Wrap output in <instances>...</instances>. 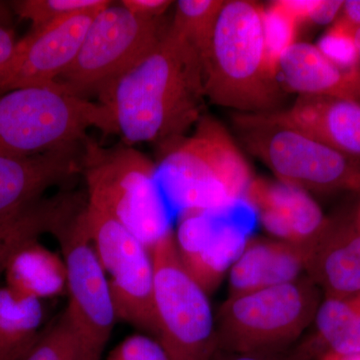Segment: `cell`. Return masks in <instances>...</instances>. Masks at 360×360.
<instances>
[{
  "instance_id": "cell-8",
  "label": "cell",
  "mask_w": 360,
  "mask_h": 360,
  "mask_svg": "<svg viewBox=\"0 0 360 360\" xmlns=\"http://www.w3.org/2000/svg\"><path fill=\"white\" fill-rule=\"evenodd\" d=\"M155 265V340L170 360H210L217 352L208 295L182 264L174 231L150 250Z\"/></svg>"
},
{
  "instance_id": "cell-16",
  "label": "cell",
  "mask_w": 360,
  "mask_h": 360,
  "mask_svg": "<svg viewBox=\"0 0 360 360\" xmlns=\"http://www.w3.org/2000/svg\"><path fill=\"white\" fill-rule=\"evenodd\" d=\"M281 122L360 162V103L329 96H298L288 110L274 111Z\"/></svg>"
},
{
  "instance_id": "cell-34",
  "label": "cell",
  "mask_w": 360,
  "mask_h": 360,
  "mask_svg": "<svg viewBox=\"0 0 360 360\" xmlns=\"http://www.w3.org/2000/svg\"><path fill=\"white\" fill-rule=\"evenodd\" d=\"M333 23L342 26L348 32L355 33L360 27V0L343 2L340 15Z\"/></svg>"
},
{
  "instance_id": "cell-1",
  "label": "cell",
  "mask_w": 360,
  "mask_h": 360,
  "mask_svg": "<svg viewBox=\"0 0 360 360\" xmlns=\"http://www.w3.org/2000/svg\"><path fill=\"white\" fill-rule=\"evenodd\" d=\"M200 56L168 30L141 63L99 96L127 146L176 141L205 115Z\"/></svg>"
},
{
  "instance_id": "cell-4",
  "label": "cell",
  "mask_w": 360,
  "mask_h": 360,
  "mask_svg": "<svg viewBox=\"0 0 360 360\" xmlns=\"http://www.w3.org/2000/svg\"><path fill=\"white\" fill-rule=\"evenodd\" d=\"M80 158L87 202L117 220L151 250L172 233L158 167L131 146L101 148L87 137Z\"/></svg>"
},
{
  "instance_id": "cell-37",
  "label": "cell",
  "mask_w": 360,
  "mask_h": 360,
  "mask_svg": "<svg viewBox=\"0 0 360 360\" xmlns=\"http://www.w3.org/2000/svg\"><path fill=\"white\" fill-rule=\"evenodd\" d=\"M354 42L355 46H356L357 56H359L360 63V27L354 33Z\"/></svg>"
},
{
  "instance_id": "cell-6",
  "label": "cell",
  "mask_w": 360,
  "mask_h": 360,
  "mask_svg": "<svg viewBox=\"0 0 360 360\" xmlns=\"http://www.w3.org/2000/svg\"><path fill=\"white\" fill-rule=\"evenodd\" d=\"M234 130L246 150L276 179L307 193L360 188V162L281 122L272 112L236 113Z\"/></svg>"
},
{
  "instance_id": "cell-38",
  "label": "cell",
  "mask_w": 360,
  "mask_h": 360,
  "mask_svg": "<svg viewBox=\"0 0 360 360\" xmlns=\"http://www.w3.org/2000/svg\"><path fill=\"white\" fill-rule=\"evenodd\" d=\"M6 6H4L2 2H0V25H1V20H4V18H6Z\"/></svg>"
},
{
  "instance_id": "cell-2",
  "label": "cell",
  "mask_w": 360,
  "mask_h": 360,
  "mask_svg": "<svg viewBox=\"0 0 360 360\" xmlns=\"http://www.w3.org/2000/svg\"><path fill=\"white\" fill-rule=\"evenodd\" d=\"M264 8L251 0H225L210 49L201 58L210 103L239 113L279 110L286 94L267 66Z\"/></svg>"
},
{
  "instance_id": "cell-35",
  "label": "cell",
  "mask_w": 360,
  "mask_h": 360,
  "mask_svg": "<svg viewBox=\"0 0 360 360\" xmlns=\"http://www.w3.org/2000/svg\"><path fill=\"white\" fill-rule=\"evenodd\" d=\"M18 41L11 28L0 25V77L13 58Z\"/></svg>"
},
{
  "instance_id": "cell-26",
  "label": "cell",
  "mask_w": 360,
  "mask_h": 360,
  "mask_svg": "<svg viewBox=\"0 0 360 360\" xmlns=\"http://www.w3.org/2000/svg\"><path fill=\"white\" fill-rule=\"evenodd\" d=\"M111 4L108 0H20L13 2V7L20 18L32 22V30H37L75 14L99 13Z\"/></svg>"
},
{
  "instance_id": "cell-22",
  "label": "cell",
  "mask_w": 360,
  "mask_h": 360,
  "mask_svg": "<svg viewBox=\"0 0 360 360\" xmlns=\"http://www.w3.org/2000/svg\"><path fill=\"white\" fill-rule=\"evenodd\" d=\"M71 206L70 198L40 200L6 219H0V276L9 258L32 239L56 231Z\"/></svg>"
},
{
  "instance_id": "cell-18",
  "label": "cell",
  "mask_w": 360,
  "mask_h": 360,
  "mask_svg": "<svg viewBox=\"0 0 360 360\" xmlns=\"http://www.w3.org/2000/svg\"><path fill=\"white\" fill-rule=\"evenodd\" d=\"M279 86L298 96H329L360 103V77L349 75L309 42H296L279 59L276 70Z\"/></svg>"
},
{
  "instance_id": "cell-29",
  "label": "cell",
  "mask_w": 360,
  "mask_h": 360,
  "mask_svg": "<svg viewBox=\"0 0 360 360\" xmlns=\"http://www.w3.org/2000/svg\"><path fill=\"white\" fill-rule=\"evenodd\" d=\"M105 360H170L160 341L148 335H134L116 345Z\"/></svg>"
},
{
  "instance_id": "cell-39",
  "label": "cell",
  "mask_w": 360,
  "mask_h": 360,
  "mask_svg": "<svg viewBox=\"0 0 360 360\" xmlns=\"http://www.w3.org/2000/svg\"><path fill=\"white\" fill-rule=\"evenodd\" d=\"M355 225H356L357 229H359L360 231V206H359V212H357L356 221H355Z\"/></svg>"
},
{
  "instance_id": "cell-9",
  "label": "cell",
  "mask_w": 360,
  "mask_h": 360,
  "mask_svg": "<svg viewBox=\"0 0 360 360\" xmlns=\"http://www.w3.org/2000/svg\"><path fill=\"white\" fill-rule=\"evenodd\" d=\"M165 32L158 20H141L122 4H110L92 20L77 58L56 80L54 90L84 99L101 96L141 63Z\"/></svg>"
},
{
  "instance_id": "cell-23",
  "label": "cell",
  "mask_w": 360,
  "mask_h": 360,
  "mask_svg": "<svg viewBox=\"0 0 360 360\" xmlns=\"http://www.w3.org/2000/svg\"><path fill=\"white\" fill-rule=\"evenodd\" d=\"M317 331L329 352L340 354L360 352V295L328 297L315 314Z\"/></svg>"
},
{
  "instance_id": "cell-33",
  "label": "cell",
  "mask_w": 360,
  "mask_h": 360,
  "mask_svg": "<svg viewBox=\"0 0 360 360\" xmlns=\"http://www.w3.org/2000/svg\"><path fill=\"white\" fill-rule=\"evenodd\" d=\"M307 357V349L288 357L281 356L279 354H231L217 350L210 360H305Z\"/></svg>"
},
{
  "instance_id": "cell-7",
  "label": "cell",
  "mask_w": 360,
  "mask_h": 360,
  "mask_svg": "<svg viewBox=\"0 0 360 360\" xmlns=\"http://www.w3.org/2000/svg\"><path fill=\"white\" fill-rule=\"evenodd\" d=\"M319 304L309 277L229 297L215 315L217 349L278 354L314 321Z\"/></svg>"
},
{
  "instance_id": "cell-20",
  "label": "cell",
  "mask_w": 360,
  "mask_h": 360,
  "mask_svg": "<svg viewBox=\"0 0 360 360\" xmlns=\"http://www.w3.org/2000/svg\"><path fill=\"white\" fill-rule=\"evenodd\" d=\"M4 276L9 290L41 302L68 293L63 257L39 239L28 241L11 255Z\"/></svg>"
},
{
  "instance_id": "cell-36",
  "label": "cell",
  "mask_w": 360,
  "mask_h": 360,
  "mask_svg": "<svg viewBox=\"0 0 360 360\" xmlns=\"http://www.w3.org/2000/svg\"><path fill=\"white\" fill-rule=\"evenodd\" d=\"M321 360H360V352L354 354H336V352H328L322 357Z\"/></svg>"
},
{
  "instance_id": "cell-31",
  "label": "cell",
  "mask_w": 360,
  "mask_h": 360,
  "mask_svg": "<svg viewBox=\"0 0 360 360\" xmlns=\"http://www.w3.org/2000/svg\"><path fill=\"white\" fill-rule=\"evenodd\" d=\"M277 2L302 27V25H309L319 0H277Z\"/></svg>"
},
{
  "instance_id": "cell-13",
  "label": "cell",
  "mask_w": 360,
  "mask_h": 360,
  "mask_svg": "<svg viewBox=\"0 0 360 360\" xmlns=\"http://www.w3.org/2000/svg\"><path fill=\"white\" fill-rule=\"evenodd\" d=\"M99 13L61 18L18 40L13 58L0 77V94L25 87L54 89L56 80L77 58Z\"/></svg>"
},
{
  "instance_id": "cell-12",
  "label": "cell",
  "mask_w": 360,
  "mask_h": 360,
  "mask_svg": "<svg viewBox=\"0 0 360 360\" xmlns=\"http://www.w3.org/2000/svg\"><path fill=\"white\" fill-rule=\"evenodd\" d=\"M250 206L225 212L195 210L179 214L175 245L182 264L207 295L245 250L251 238L253 220Z\"/></svg>"
},
{
  "instance_id": "cell-17",
  "label": "cell",
  "mask_w": 360,
  "mask_h": 360,
  "mask_svg": "<svg viewBox=\"0 0 360 360\" xmlns=\"http://www.w3.org/2000/svg\"><path fill=\"white\" fill-rule=\"evenodd\" d=\"M305 271L328 297L360 295V231L356 225L329 222L319 238L305 248Z\"/></svg>"
},
{
  "instance_id": "cell-15",
  "label": "cell",
  "mask_w": 360,
  "mask_h": 360,
  "mask_svg": "<svg viewBox=\"0 0 360 360\" xmlns=\"http://www.w3.org/2000/svg\"><path fill=\"white\" fill-rule=\"evenodd\" d=\"M77 148L30 158L0 155V219L37 202L49 187L82 172Z\"/></svg>"
},
{
  "instance_id": "cell-14",
  "label": "cell",
  "mask_w": 360,
  "mask_h": 360,
  "mask_svg": "<svg viewBox=\"0 0 360 360\" xmlns=\"http://www.w3.org/2000/svg\"><path fill=\"white\" fill-rule=\"evenodd\" d=\"M245 201L274 239L304 248L314 243L330 222L310 193L277 179L253 177Z\"/></svg>"
},
{
  "instance_id": "cell-25",
  "label": "cell",
  "mask_w": 360,
  "mask_h": 360,
  "mask_svg": "<svg viewBox=\"0 0 360 360\" xmlns=\"http://www.w3.org/2000/svg\"><path fill=\"white\" fill-rule=\"evenodd\" d=\"M23 360H94L63 312L44 328L37 345Z\"/></svg>"
},
{
  "instance_id": "cell-21",
  "label": "cell",
  "mask_w": 360,
  "mask_h": 360,
  "mask_svg": "<svg viewBox=\"0 0 360 360\" xmlns=\"http://www.w3.org/2000/svg\"><path fill=\"white\" fill-rule=\"evenodd\" d=\"M41 300L0 286V360H23L44 328Z\"/></svg>"
},
{
  "instance_id": "cell-27",
  "label": "cell",
  "mask_w": 360,
  "mask_h": 360,
  "mask_svg": "<svg viewBox=\"0 0 360 360\" xmlns=\"http://www.w3.org/2000/svg\"><path fill=\"white\" fill-rule=\"evenodd\" d=\"M262 23L267 66L276 77L277 63L281 56L297 42L296 39L300 25L279 6L277 0L264 7Z\"/></svg>"
},
{
  "instance_id": "cell-32",
  "label": "cell",
  "mask_w": 360,
  "mask_h": 360,
  "mask_svg": "<svg viewBox=\"0 0 360 360\" xmlns=\"http://www.w3.org/2000/svg\"><path fill=\"white\" fill-rule=\"evenodd\" d=\"M343 2L342 0H319L309 25H326L335 22L340 15Z\"/></svg>"
},
{
  "instance_id": "cell-19",
  "label": "cell",
  "mask_w": 360,
  "mask_h": 360,
  "mask_svg": "<svg viewBox=\"0 0 360 360\" xmlns=\"http://www.w3.org/2000/svg\"><path fill=\"white\" fill-rule=\"evenodd\" d=\"M305 258L302 245L251 236L229 270V297L295 281L304 270Z\"/></svg>"
},
{
  "instance_id": "cell-28",
  "label": "cell",
  "mask_w": 360,
  "mask_h": 360,
  "mask_svg": "<svg viewBox=\"0 0 360 360\" xmlns=\"http://www.w3.org/2000/svg\"><path fill=\"white\" fill-rule=\"evenodd\" d=\"M315 45L340 70L360 77V63L355 46L354 33L333 23Z\"/></svg>"
},
{
  "instance_id": "cell-11",
  "label": "cell",
  "mask_w": 360,
  "mask_h": 360,
  "mask_svg": "<svg viewBox=\"0 0 360 360\" xmlns=\"http://www.w3.org/2000/svg\"><path fill=\"white\" fill-rule=\"evenodd\" d=\"M86 203V202H85ZM80 203L56 227L68 274V304L65 314L94 360H103L116 321L115 302L84 221Z\"/></svg>"
},
{
  "instance_id": "cell-24",
  "label": "cell",
  "mask_w": 360,
  "mask_h": 360,
  "mask_svg": "<svg viewBox=\"0 0 360 360\" xmlns=\"http://www.w3.org/2000/svg\"><path fill=\"white\" fill-rule=\"evenodd\" d=\"M225 0H179L170 30L198 52L201 58L210 49Z\"/></svg>"
},
{
  "instance_id": "cell-30",
  "label": "cell",
  "mask_w": 360,
  "mask_h": 360,
  "mask_svg": "<svg viewBox=\"0 0 360 360\" xmlns=\"http://www.w3.org/2000/svg\"><path fill=\"white\" fill-rule=\"evenodd\" d=\"M125 9L141 20H158L174 1L169 0H122L120 2Z\"/></svg>"
},
{
  "instance_id": "cell-3",
  "label": "cell",
  "mask_w": 360,
  "mask_h": 360,
  "mask_svg": "<svg viewBox=\"0 0 360 360\" xmlns=\"http://www.w3.org/2000/svg\"><path fill=\"white\" fill-rule=\"evenodd\" d=\"M158 180L179 210L225 212L245 203L253 174L229 130L203 115L191 136L162 144Z\"/></svg>"
},
{
  "instance_id": "cell-5",
  "label": "cell",
  "mask_w": 360,
  "mask_h": 360,
  "mask_svg": "<svg viewBox=\"0 0 360 360\" xmlns=\"http://www.w3.org/2000/svg\"><path fill=\"white\" fill-rule=\"evenodd\" d=\"M91 127L117 134L112 115L101 103L46 87L0 94V155L30 158L77 146Z\"/></svg>"
},
{
  "instance_id": "cell-10",
  "label": "cell",
  "mask_w": 360,
  "mask_h": 360,
  "mask_svg": "<svg viewBox=\"0 0 360 360\" xmlns=\"http://www.w3.org/2000/svg\"><path fill=\"white\" fill-rule=\"evenodd\" d=\"M84 221L108 277L117 319L155 338V265L150 250L117 220L87 201Z\"/></svg>"
}]
</instances>
